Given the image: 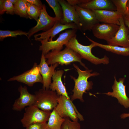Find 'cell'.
Instances as JSON below:
<instances>
[{"instance_id": "cell-31", "label": "cell", "mask_w": 129, "mask_h": 129, "mask_svg": "<svg viewBox=\"0 0 129 129\" xmlns=\"http://www.w3.org/2000/svg\"><path fill=\"white\" fill-rule=\"evenodd\" d=\"M66 0L71 5L75 6L82 4L88 2L90 0Z\"/></svg>"}, {"instance_id": "cell-4", "label": "cell", "mask_w": 129, "mask_h": 129, "mask_svg": "<svg viewBox=\"0 0 129 129\" xmlns=\"http://www.w3.org/2000/svg\"><path fill=\"white\" fill-rule=\"evenodd\" d=\"M35 101L34 105L43 111H51L58 104L60 96L50 89H40L35 92Z\"/></svg>"}, {"instance_id": "cell-26", "label": "cell", "mask_w": 129, "mask_h": 129, "mask_svg": "<svg viewBox=\"0 0 129 129\" xmlns=\"http://www.w3.org/2000/svg\"><path fill=\"white\" fill-rule=\"evenodd\" d=\"M6 13L13 15L14 14V5L9 0H0V14Z\"/></svg>"}, {"instance_id": "cell-8", "label": "cell", "mask_w": 129, "mask_h": 129, "mask_svg": "<svg viewBox=\"0 0 129 129\" xmlns=\"http://www.w3.org/2000/svg\"><path fill=\"white\" fill-rule=\"evenodd\" d=\"M38 65L35 63L30 69L19 75L9 78L7 81H16L24 83L29 86H32L35 83L37 82L43 84L42 78L40 73Z\"/></svg>"}, {"instance_id": "cell-11", "label": "cell", "mask_w": 129, "mask_h": 129, "mask_svg": "<svg viewBox=\"0 0 129 129\" xmlns=\"http://www.w3.org/2000/svg\"><path fill=\"white\" fill-rule=\"evenodd\" d=\"M56 21L55 17L50 16L47 11L46 6L43 4L37 25L31 28L28 32V38L35 33L42 30L44 32L51 28L54 25Z\"/></svg>"}, {"instance_id": "cell-7", "label": "cell", "mask_w": 129, "mask_h": 129, "mask_svg": "<svg viewBox=\"0 0 129 129\" xmlns=\"http://www.w3.org/2000/svg\"><path fill=\"white\" fill-rule=\"evenodd\" d=\"M25 110L20 121L22 126L25 128L34 123L47 122L51 113L41 110L34 105L27 107Z\"/></svg>"}, {"instance_id": "cell-17", "label": "cell", "mask_w": 129, "mask_h": 129, "mask_svg": "<svg viewBox=\"0 0 129 129\" xmlns=\"http://www.w3.org/2000/svg\"><path fill=\"white\" fill-rule=\"evenodd\" d=\"M58 2L62 8L63 19V24L73 22L78 26L80 30L81 26L79 18L75 6L71 5L66 0H58Z\"/></svg>"}, {"instance_id": "cell-29", "label": "cell", "mask_w": 129, "mask_h": 129, "mask_svg": "<svg viewBox=\"0 0 129 129\" xmlns=\"http://www.w3.org/2000/svg\"><path fill=\"white\" fill-rule=\"evenodd\" d=\"M61 129H80L81 125L78 121H74L69 118H65Z\"/></svg>"}, {"instance_id": "cell-28", "label": "cell", "mask_w": 129, "mask_h": 129, "mask_svg": "<svg viewBox=\"0 0 129 129\" xmlns=\"http://www.w3.org/2000/svg\"><path fill=\"white\" fill-rule=\"evenodd\" d=\"M116 8V11L123 16H125L128 0H111Z\"/></svg>"}, {"instance_id": "cell-24", "label": "cell", "mask_w": 129, "mask_h": 129, "mask_svg": "<svg viewBox=\"0 0 129 129\" xmlns=\"http://www.w3.org/2000/svg\"><path fill=\"white\" fill-rule=\"evenodd\" d=\"M23 0L29 18L31 19H34L37 22L42 8L27 2L25 0Z\"/></svg>"}, {"instance_id": "cell-33", "label": "cell", "mask_w": 129, "mask_h": 129, "mask_svg": "<svg viewBox=\"0 0 129 129\" xmlns=\"http://www.w3.org/2000/svg\"><path fill=\"white\" fill-rule=\"evenodd\" d=\"M129 19V0H128L127 5V10L124 16Z\"/></svg>"}, {"instance_id": "cell-10", "label": "cell", "mask_w": 129, "mask_h": 129, "mask_svg": "<svg viewBox=\"0 0 129 129\" xmlns=\"http://www.w3.org/2000/svg\"><path fill=\"white\" fill-rule=\"evenodd\" d=\"M75 6L79 16L81 31H90L95 25L99 23L95 14L92 11L78 5Z\"/></svg>"}, {"instance_id": "cell-22", "label": "cell", "mask_w": 129, "mask_h": 129, "mask_svg": "<svg viewBox=\"0 0 129 129\" xmlns=\"http://www.w3.org/2000/svg\"><path fill=\"white\" fill-rule=\"evenodd\" d=\"M65 119L61 117L54 108L51 112L47 124L50 129H61Z\"/></svg>"}, {"instance_id": "cell-35", "label": "cell", "mask_w": 129, "mask_h": 129, "mask_svg": "<svg viewBox=\"0 0 129 129\" xmlns=\"http://www.w3.org/2000/svg\"><path fill=\"white\" fill-rule=\"evenodd\" d=\"M129 117V112L128 113H124L122 114L121 115V117L122 118H125Z\"/></svg>"}, {"instance_id": "cell-2", "label": "cell", "mask_w": 129, "mask_h": 129, "mask_svg": "<svg viewBox=\"0 0 129 129\" xmlns=\"http://www.w3.org/2000/svg\"><path fill=\"white\" fill-rule=\"evenodd\" d=\"M46 62L48 65L58 63L61 65H67L75 62H79L86 70L88 69L81 61V56L72 49L66 47L64 49L60 51L52 50L45 55Z\"/></svg>"}, {"instance_id": "cell-20", "label": "cell", "mask_w": 129, "mask_h": 129, "mask_svg": "<svg viewBox=\"0 0 129 129\" xmlns=\"http://www.w3.org/2000/svg\"><path fill=\"white\" fill-rule=\"evenodd\" d=\"M64 73V71L63 70L55 71L52 77L53 81L50 85V89L56 91L59 95L64 96L70 99L61 80Z\"/></svg>"}, {"instance_id": "cell-6", "label": "cell", "mask_w": 129, "mask_h": 129, "mask_svg": "<svg viewBox=\"0 0 129 129\" xmlns=\"http://www.w3.org/2000/svg\"><path fill=\"white\" fill-rule=\"evenodd\" d=\"M78 30L70 29L59 34L55 40L48 41L45 40L40 41L41 45L39 50L42 52V54L45 55L51 50H61L64 45L67 43L72 37L76 35Z\"/></svg>"}, {"instance_id": "cell-3", "label": "cell", "mask_w": 129, "mask_h": 129, "mask_svg": "<svg viewBox=\"0 0 129 129\" xmlns=\"http://www.w3.org/2000/svg\"><path fill=\"white\" fill-rule=\"evenodd\" d=\"M76 35L71 38L64 45L78 54L82 58L85 59L96 65L101 64H107L109 63V58L105 55L100 58L95 56L91 52L92 48L96 47L95 44L91 43L88 46L82 45L80 43L76 38Z\"/></svg>"}, {"instance_id": "cell-21", "label": "cell", "mask_w": 129, "mask_h": 129, "mask_svg": "<svg viewBox=\"0 0 129 129\" xmlns=\"http://www.w3.org/2000/svg\"><path fill=\"white\" fill-rule=\"evenodd\" d=\"M86 37L90 41L93 43L96 47H98L107 51L117 54L125 56H129V47H124L102 44L94 41L87 36Z\"/></svg>"}, {"instance_id": "cell-27", "label": "cell", "mask_w": 129, "mask_h": 129, "mask_svg": "<svg viewBox=\"0 0 129 129\" xmlns=\"http://www.w3.org/2000/svg\"><path fill=\"white\" fill-rule=\"evenodd\" d=\"M25 35L28 38V32L20 30L11 31L9 30H0V40L2 41L5 38L8 37H16L17 35Z\"/></svg>"}, {"instance_id": "cell-16", "label": "cell", "mask_w": 129, "mask_h": 129, "mask_svg": "<svg viewBox=\"0 0 129 129\" xmlns=\"http://www.w3.org/2000/svg\"><path fill=\"white\" fill-rule=\"evenodd\" d=\"M59 65L58 63L51 65L50 66L47 64L44 55L42 54L40 61L38 65L39 71L42 76L43 81L42 88L50 89L51 78L55 73V68Z\"/></svg>"}, {"instance_id": "cell-36", "label": "cell", "mask_w": 129, "mask_h": 129, "mask_svg": "<svg viewBox=\"0 0 129 129\" xmlns=\"http://www.w3.org/2000/svg\"><path fill=\"white\" fill-rule=\"evenodd\" d=\"M9 0L14 5H15L18 1V0Z\"/></svg>"}, {"instance_id": "cell-23", "label": "cell", "mask_w": 129, "mask_h": 129, "mask_svg": "<svg viewBox=\"0 0 129 129\" xmlns=\"http://www.w3.org/2000/svg\"><path fill=\"white\" fill-rule=\"evenodd\" d=\"M46 1L54 11L56 21L62 24L63 19V11L58 0H46Z\"/></svg>"}, {"instance_id": "cell-34", "label": "cell", "mask_w": 129, "mask_h": 129, "mask_svg": "<svg viewBox=\"0 0 129 129\" xmlns=\"http://www.w3.org/2000/svg\"><path fill=\"white\" fill-rule=\"evenodd\" d=\"M123 17L125 24L128 27L129 30V19L125 16H123ZM128 39L129 41V34L128 35Z\"/></svg>"}, {"instance_id": "cell-1", "label": "cell", "mask_w": 129, "mask_h": 129, "mask_svg": "<svg viewBox=\"0 0 129 129\" xmlns=\"http://www.w3.org/2000/svg\"><path fill=\"white\" fill-rule=\"evenodd\" d=\"M74 67L76 69L78 74L77 79L72 76H70L71 78L74 81L75 84L74 88L72 90L73 95L71 96L70 99L72 101L79 99L80 101H84L83 98V96L86 91H88L92 88L93 83L92 81H88L89 78L91 76H97L99 73L97 72L91 73L92 70H81L75 64H73Z\"/></svg>"}, {"instance_id": "cell-19", "label": "cell", "mask_w": 129, "mask_h": 129, "mask_svg": "<svg viewBox=\"0 0 129 129\" xmlns=\"http://www.w3.org/2000/svg\"><path fill=\"white\" fill-rule=\"evenodd\" d=\"M78 6L91 11L104 10L116 11V10L111 0H90L88 2Z\"/></svg>"}, {"instance_id": "cell-18", "label": "cell", "mask_w": 129, "mask_h": 129, "mask_svg": "<svg viewBox=\"0 0 129 129\" xmlns=\"http://www.w3.org/2000/svg\"><path fill=\"white\" fill-rule=\"evenodd\" d=\"M92 11L99 22L120 26L119 19L123 16L118 14L116 11L104 10Z\"/></svg>"}, {"instance_id": "cell-5", "label": "cell", "mask_w": 129, "mask_h": 129, "mask_svg": "<svg viewBox=\"0 0 129 129\" xmlns=\"http://www.w3.org/2000/svg\"><path fill=\"white\" fill-rule=\"evenodd\" d=\"M57 101L58 104L55 108L61 117L64 118H69L74 121H78L79 119L81 121L84 120L83 116L78 112L70 99L61 95Z\"/></svg>"}, {"instance_id": "cell-15", "label": "cell", "mask_w": 129, "mask_h": 129, "mask_svg": "<svg viewBox=\"0 0 129 129\" xmlns=\"http://www.w3.org/2000/svg\"><path fill=\"white\" fill-rule=\"evenodd\" d=\"M20 96L15 100L12 109L16 111H21L26 107L34 105L35 101L34 94L29 93L27 86H20L18 88Z\"/></svg>"}, {"instance_id": "cell-32", "label": "cell", "mask_w": 129, "mask_h": 129, "mask_svg": "<svg viewBox=\"0 0 129 129\" xmlns=\"http://www.w3.org/2000/svg\"><path fill=\"white\" fill-rule=\"evenodd\" d=\"M26 1L30 3L37 6L41 8H42L43 5L40 0H25Z\"/></svg>"}, {"instance_id": "cell-13", "label": "cell", "mask_w": 129, "mask_h": 129, "mask_svg": "<svg viewBox=\"0 0 129 129\" xmlns=\"http://www.w3.org/2000/svg\"><path fill=\"white\" fill-rule=\"evenodd\" d=\"M114 84L112 86L113 91L109 92L104 94L116 98L118 102L126 108H129V98L127 96L126 91V86L124 85L125 78H121L118 81L115 76H114Z\"/></svg>"}, {"instance_id": "cell-12", "label": "cell", "mask_w": 129, "mask_h": 129, "mask_svg": "<svg viewBox=\"0 0 129 129\" xmlns=\"http://www.w3.org/2000/svg\"><path fill=\"white\" fill-rule=\"evenodd\" d=\"M119 27L116 24L99 23L95 25L91 30L96 38L107 42L114 36Z\"/></svg>"}, {"instance_id": "cell-25", "label": "cell", "mask_w": 129, "mask_h": 129, "mask_svg": "<svg viewBox=\"0 0 129 129\" xmlns=\"http://www.w3.org/2000/svg\"><path fill=\"white\" fill-rule=\"evenodd\" d=\"M14 14L22 17L29 18L23 0H18L17 3L14 5Z\"/></svg>"}, {"instance_id": "cell-30", "label": "cell", "mask_w": 129, "mask_h": 129, "mask_svg": "<svg viewBox=\"0 0 129 129\" xmlns=\"http://www.w3.org/2000/svg\"><path fill=\"white\" fill-rule=\"evenodd\" d=\"M25 129H50L47 122L37 123L32 124Z\"/></svg>"}, {"instance_id": "cell-9", "label": "cell", "mask_w": 129, "mask_h": 129, "mask_svg": "<svg viewBox=\"0 0 129 129\" xmlns=\"http://www.w3.org/2000/svg\"><path fill=\"white\" fill-rule=\"evenodd\" d=\"M69 29L79 30L78 26L74 23L63 24L56 21L53 26L48 30L34 35L35 40L39 41L41 40L52 41L53 38L56 35L64 30Z\"/></svg>"}, {"instance_id": "cell-14", "label": "cell", "mask_w": 129, "mask_h": 129, "mask_svg": "<svg viewBox=\"0 0 129 129\" xmlns=\"http://www.w3.org/2000/svg\"><path fill=\"white\" fill-rule=\"evenodd\" d=\"M119 20V28L114 36L107 42L108 44L112 46L129 47V29L125 24L123 16Z\"/></svg>"}]
</instances>
